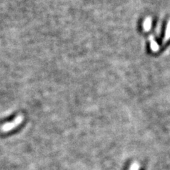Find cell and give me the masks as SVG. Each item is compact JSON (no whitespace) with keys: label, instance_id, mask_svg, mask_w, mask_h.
I'll return each mask as SVG.
<instances>
[{"label":"cell","instance_id":"cell-1","mask_svg":"<svg viewBox=\"0 0 170 170\" xmlns=\"http://www.w3.org/2000/svg\"><path fill=\"white\" fill-rule=\"evenodd\" d=\"M23 120H24V117L22 116H19L14 120L12 122H9L4 124L1 128V130L3 133H7V132H9L12 130H13L14 128H17L18 126L21 124V123L22 122Z\"/></svg>","mask_w":170,"mask_h":170},{"label":"cell","instance_id":"cell-2","mask_svg":"<svg viewBox=\"0 0 170 170\" xmlns=\"http://www.w3.org/2000/svg\"><path fill=\"white\" fill-rule=\"evenodd\" d=\"M130 170H137V164H134L133 165H132V167H130Z\"/></svg>","mask_w":170,"mask_h":170}]
</instances>
